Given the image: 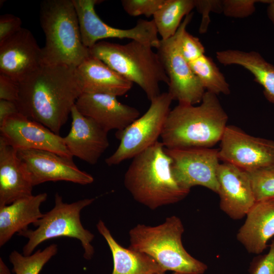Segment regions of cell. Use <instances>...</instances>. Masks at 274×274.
Wrapping results in <instances>:
<instances>
[{
    "mask_svg": "<svg viewBox=\"0 0 274 274\" xmlns=\"http://www.w3.org/2000/svg\"><path fill=\"white\" fill-rule=\"evenodd\" d=\"M173 100L168 92L160 93L150 101V106L144 115L125 128L117 131L115 136L120 143L115 151L106 159V164L109 166L118 165L133 158L157 142Z\"/></svg>",
    "mask_w": 274,
    "mask_h": 274,
    "instance_id": "8",
    "label": "cell"
},
{
    "mask_svg": "<svg viewBox=\"0 0 274 274\" xmlns=\"http://www.w3.org/2000/svg\"><path fill=\"white\" fill-rule=\"evenodd\" d=\"M82 93L122 96L133 83L116 72L99 59L90 55L76 67Z\"/></svg>",
    "mask_w": 274,
    "mask_h": 274,
    "instance_id": "19",
    "label": "cell"
},
{
    "mask_svg": "<svg viewBox=\"0 0 274 274\" xmlns=\"http://www.w3.org/2000/svg\"><path fill=\"white\" fill-rule=\"evenodd\" d=\"M189 63L205 90L217 95L230 93L228 83L211 58L203 55Z\"/></svg>",
    "mask_w": 274,
    "mask_h": 274,
    "instance_id": "25",
    "label": "cell"
},
{
    "mask_svg": "<svg viewBox=\"0 0 274 274\" xmlns=\"http://www.w3.org/2000/svg\"><path fill=\"white\" fill-rule=\"evenodd\" d=\"M33 187L17 151L0 137V207L32 195Z\"/></svg>",
    "mask_w": 274,
    "mask_h": 274,
    "instance_id": "18",
    "label": "cell"
},
{
    "mask_svg": "<svg viewBox=\"0 0 274 274\" xmlns=\"http://www.w3.org/2000/svg\"><path fill=\"white\" fill-rule=\"evenodd\" d=\"M251 274H274V240L270 245L268 252L254 263Z\"/></svg>",
    "mask_w": 274,
    "mask_h": 274,
    "instance_id": "33",
    "label": "cell"
},
{
    "mask_svg": "<svg viewBox=\"0 0 274 274\" xmlns=\"http://www.w3.org/2000/svg\"><path fill=\"white\" fill-rule=\"evenodd\" d=\"M19 83L0 74V99L16 102L19 95Z\"/></svg>",
    "mask_w": 274,
    "mask_h": 274,
    "instance_id": "34",
    "label": "cell"
},
{
    "mask_svg": "<svg viewBox=\"0 0 274 274\" xmlns=\"http://www.w3.org/2000/svg\"><path fill=\"white\" fill-rule=\"evenodd\" d=\"M259 1L223 0L222 12L226 16L243 18L252 15L255 11V5Z\"/></svg>",
    "mask_w": 274,
    "mask_h": 274,
    "instance_id": "29",
    "label": "cell"
},
{
    "mask_svg": "<svg viewBox=\"0 0 274 274\" xmlns=\"http://www.w3.org/2000/svg\"><path fill=\"white\" fill-rule=\"evenodd\" d=\"M259 2L267 4V16L274 25V0L259 1Z\"/></svg>",
    "mask_w": 274,
    "mask_h": 274,
    "instance_id": "36",
    "label": "cell"
},
{
    "mask_svg": "<svg viewBox=\"0 0 274 274\" xmlns=\"http://www.w3.org/2000/svg\"><path fill=\"white\" fill-rule=\"evenodd\" d=\"M19 113L15 101L0 99V124L10 116Z\"/></svg>",
    "mask_w": 274,
    "mask_h": 274,
    "instance_id": "35",
    "label": "cell"
},
{
    "mask_svg": "<svg viewBox=\"0 0 274 274\" xmlns=\"http://www.w3.org/2000/svg\"><path fill=\"white\" fill-rule=\"evenodd\" d=\"M75 106L81 114L108 133L125 128L140 117L137 109L120 102L116 96L110 94L82 93Z\"/></svg>",
    "mask_w": 274,
    "mask_h": 274,
    "instance_id": "16",
    "label": "cell"
},
{
    "mask_svg": "<svg viewBox=\"0 0 274 274\" xmlns=\"http://www.w3.org/2000/svg\"><path fill=\"white\" fill-rule=\"evenodd\" d=\"M165 150L172 159L173 175L181 187L190 191L192 187L201 186L218 193L219 149L165 148Z\"/></svg>",
    "mask_w": 274,
    "mask_h": 274,
    "instance_id": "10",
    "label": "cell"
},
{
    "mask_svg": "<svg viewBox=\"0 0 274 274\" xmlns=\"http://www.w3.org/2000/svg\"><path fill=\"white\" fill-rule=\"evenodd\" d=\"M57 250V245L53 244L27 256L13 251L9 255L10 262L13 265L12 271L15 274H39L44 266L56 254Z\"/></svg>",
    "mask_w": 274,
    "mask_h": 274,
    "instance_id": "26",
    "label": "cell"
},
{
    "mask_svg": "<svg viewBox=\"0 0 274 274\" xmlns=\"http://www.w3.org/2000/svg\"><path fill=\"white\" fill-rule=\"evenodd\" d=\"M46 193L32 195L0 207V247L6 244L17 233L28 229L43 214L40 206L47 198Z\"/></svg>",
    "mask_w": 274,
    "mask_h": 274,
    "instance_id": "21",
    "label": "cell"
},
{
    "mask_svg": "<svg viewBox=\"0 0 274 274\" xmlns=\"http://www.w3.org/2000/svg\"><path fill=\"white\" fill-rule=\"evenodd\" d=\"M40 21L45 36L44 63L77 67L90 55L83 44L72 0H45Z\"/></svg>",
    "mask_w": 274,
    "mask_h": 274,
    "instance_id": "4",
    "label": "cell"
},
{
    "mask_svg": "<svg viewBox=\"0 0 274 274\" xmlns=\"http://www.w3.org/2000/svg\"><path fill=\"white\" fill-rule=\"evenodd\" d=\"M248 173L256 201L274 199V162Z\"/></svg>",
    "mask_w": 274,
    "mask_h": 274,
    "instance_id": "27",
    "label": "cell"
},
{
    "mask_svg": "<svg viewBox=\"0 0 274 274\" xmlns=\"http://www.w3.org/2000/svg\"><path fill=\"white\" fill-rule=\"evenodd\" d=\"M219 157L223 162L250 172L274 162V141L251 135L227 125L221 139Z\"/></svg>",
    "mask_w": 274,
    "mask_h": 274,
    "instance_id": "11",
    "label": "cell"
},
{
    "mask_svg": "<svg viewBox=\"0 0 274 274\" xmlns=\"http://www.w3.org/2000/svg\"><path fill=\"white\" fill-rule=\"evenodd\" d=\"M246 216L237 239L249 253L259 254L274 236V199L256 201Z\"/></svg>",
    "mask_w": 274,
    "mask_h": 274,
    "instance_id": "20",
    "label": "cell"
},
{
    "mask_svg": "<svg viewBox=\"0 0 274 274\" xmlns=\"http://www.w3.org/2000/svg\"><path fill=\"white\" fill-rule=\"evenodd\" d=\"M157 274H165V272H160ZM172 274H177V273L173 272Z\"/></svg>",
    "mask_w": 274,
    "mask_h": 274,
    "instance_id": "38",
    "label": "cell"
},
{
    "mask_svg": "<svg viewBox=\"0 0 274 274\" xmlns=\"http://www.w3.org/2000/svg\"><path fill=\"white\" fill-rule=\"evenodd\" d=\"M180 49L183 56L189 63L204 55V48L199 39L186 30L181 39Z\"/></svg>",
    "mask_w": 274,
    "mask_h": 274,
    "instance_id": "30",
    "label": "cell"
},
{
    "mask_svg": "<svg viewBox=\"0 0 274 274\" xmlns=\"http://www.w3.org/2000/svg\"><path fill=\"white\" fill-rule=\"evenodd\" d=\"M217 60L224 65H238L249 71L263 88L266 99L274 104V65L260 53L251 51L226 50L216 52Z\"/></svg>",
    "mask_w": 274,
    "mask_h": 274,
    "instance_id": "23",
    "label": "cell"
},
{
    "mask_svg": "<svg viewBox=\"0 0 274 274\" xmlns=\"http://www.w3.org/2000/svg\"><path fill=\"white\" fill-rule=\"evenodd\" d=\"M0 274H11L9 269L2 258H0Z\"/></svg>",
    "mask_w": 274,
    "mask_h": 274,
    "instance_id": "37",
    "label": "cell"
},
{
    "mask_svg": "<svg viewBox=\"0 0 274 274\" xmlns=\"http://www.w3.org/2000/svg\"><path fill=\"white\" fill-rule=\"evenodd\" d=\"M43 63L42 48L26 28L0 43V74L18 83Z\"/></svg>",
    "mask_w": 274,
    "mask_h": 274,
    "instance_id": "14",
    "label": "cell"
},
{
    "mask_svg": "<svg viewBox=\"0 0 274 274\" xmlns=\"http://www.w3.org/2000/svg\"><path fill=\"white\" fill-rule=\"evenodd\" d=\"M217 180L221 210L233 220L246 216L256 202L249 173L223 162L218 166Z\"/></svg>",
    "mask_w": 274,
    "mask_h": 274,
    "instance_id": "15",
    "label": "cell"
},
{
    "mask_svg": "<svg viewBox=\"0 0 274 274\" xmlns=\"http://www.w3.org/2000/svg\"><path fill=\"white\" fill-rule=\"evenodd\" d=\"M184 231L181 220L176 216L157 226L139 224L129 232V248L150 256L165 272L203 274L207 265L185 250L182 241Z\"/></svg>",
    "mask_w": 274,
    "mask_h": 274,
    "instance_id": "5",
    "label": "cell"
},
{
    "mask_svg": "<svg viewBox=\"0 0 274 274\" xmlns=\"http://www.w3.org/2000/svg\"><path fill=\"white\" fill-rule=\"evenodd\" d=\"M165 0H122L124 11L131 16H153L161 7Z\"/></svg>",
    "mask_w": 274,
    "mask_h": 274,
    "instance_id": "28",
    "label": "cell"
},
{
    "mask_svg": "<svg viewBox=\"0 0 274 274\" xmlns=\"http://www.w3.org/2000/svg\"><path fill=\"white\" fill-rule=\"evenodd\" d=\"M98 232L104 237L112 253L113 270L112 274H157L165 272L151 257L124 248L114 239L105 223L99 220L96 224Z\"/></svg>",
    "mask_w": 274,
    "mask_h": 274,
    "instance_id": "22",
    "label": "cell"
},
{
    "mask_svg": "<svg viewBox=\"0 0 274 274\" xmlns=\"http://www.w3.org/2000/svg\"><path fill=\"white\" fill-rule=\"evenodd\" d=\"M195 8L202 15L199 31L202 33L207 30L210 21V13L211 11L222 13L221 1L195 0Z\"/></svg>",
    "mask_w": 274,
    "mask_h": 274,
    "instance_id": "31",
    "label": "cell"
},
{
    "mask_svg": "<svg viewBox=\"0 0 274 274\" xmlns=\"http://www.w3.org/2000/svg\"><path fill=\"white\" fill-rule=\"evenodd\" d=\"M71 116L70 130L63 137L65 145L73 157L94 165L109 146L108 132L81 114L75 105Z\"/></svg>",
    "mask_w": 274,
    "mask_h": 274,
    "instance_id": "17",
    "label": "cell"
},
{
    "mask_svg": "<svg viewBox=\"0 0 274 274\" xmlns=\"http://www.w3.org/2000/svg\"><path fill=\"white\" fill-rule=\"evenodd\" d=\"M19 113L59 134L82 93L76 67L43 63L19 82Z\"/></svg>",
    "mask_w": 274,
    "mask_h": 274,
    "instance_id": "1",
    "label": "cell"
},
{
    "mask_svg": "<svg viewBox=\"0 0 274 274\" xmlns=\"http://www.w3.org/2000/svg\"><path fill=\"white\" fill-rule=\"evenodd\" d=\"M195 0H165L153 16V21L161 40L173 36L182 19L195 8Z\"/></svg>",
    "mask_w": 274,
    "mask_h": 274,
    "instance_id": "24",
    "label": "cell"
},
{
    "mask_svg": "<svg viewBox=\"0 0 274 274\" xmlns=\"http://www.w3.org/2000/svg\"><path fill=\"white\" fill-rule=\"evenodd\" d=\"M152 48L135 41L124 45L101 41L90 48L89 51L91 55L138 84L151 101L160 94L159 83L167 85L169 83L159 57Z\"/></svg>",
    "mask_w": 274,
    "mask_h": 274,
    "instance_id": "6",
    "label": "cell"
},
{
    "mask_svg": "<svg viewBox=\"0 0 274 274\" xmlns=\"http://www.w3.org/2000/svg\"><path fill=\"white\" fill-rule=\"evenodd\" d=\"M21 19L11 14L0 16V43H3L19 31L22 27Z\"/></svg>",
    "mask_w": 274,
    "mask_h": 274,
    "instance_id": "32",
    "label": "cell"
},
{
    "mask_svg": "<svg viewBox=\"0 0 274 274\" xmlns=\"http://www.w3.org/2000/svg\"><path fill=\"white\" fill-rule=\"evenodd\" d=\"M17 153L26 168L33 186L50 181H63L83 185L94 181L90 174L77 166L73 158L45 150H20Z\"/></svg>",
    "mask_w": 274,
    "mask_h": 274,
    "instance_id": "13",
    "label": "cell"
},
{
    "mask_svg": "<svg viewBox=\"0 0 274 274\" xmlns=\"http://www.w3.org/2000/svg\"><path fill=\"white\" fill-rule=\"evenodd\" d=\"M193 13L187 15L176 33L166 40H160L157 53L169 80L168 92L178 104H200L206 92L189 62L183 56L181 39L190 22Z\"/></svg>",
    "mask_w": 274,
    "mask_h": 274,
    "instance_id": "9",
    "label": "cell"
},
{
    "mask_svg": "<svg viewBox=\"0 0 274 274\" xmlns=\"http://www.w3.org/2000/svg\"><path fill=\"white\" fill-rule=\"evenodd\" d=\"M94 200V198H84L67 203L56 193L54 207L33 224L36 228L27 229L17 234L28 239L23 248V254L31 255L36 248L45 241L65 236L80 241L84 250L83 257L86 260L91 259L94 253L91 244L94 235L82 225L80 213Z\"/></svg>",
    "mask_w": 274,
    "mask_h": 274,
    "instance_id": "7",
    "label": "cell"
},
{
    "mask_svg": "<svg viewBox=\"0 0 274 274\" xmlns=\"http://www.w3.org/2000/svg\"><path fill=\"white\" fill-rule=\"evenodd\" d=\"M172 164L165 147L157 141L132 158L124 175V186L134 200L151 210L178 202L190 191L177 182Z\"/></svg>",
    "mask_w": 274,
    "mask_h": 274,
    "instance_id": "3",
    "label": "cell"
},
{
    "mask_svg": "<svg viewBox=\"0 0 274 274\" xmlns=\"http://www.w3.org/2000/svg\"><path fill=\"white\" fill-rule=\"evenodd\" d=\"M0 137L17 151L45 150L73 158L63 138L20 113L10 116L0 124Z\"/></svg>",
    "mask_w": 274,
    "mask_h": 274,
    "instance_id": "12",
    "label": "cell"
},
{
    "mask_svg": "<svg viewBox=\"0 0 274 274\" xmlns=\"http://www.w3.org/2000/svg\"><path fill=\"white\" fill-rule=\"evenodd\" d=\"M228 116L217 95L206 91L198 106L178 104L161 135L166 148H211L221 141Z\"/></svg>",
    "mask_w": 274,
    "mask_h": 274,
    "instance_id": "2",
    "label": "cell"
}]
</instances>
